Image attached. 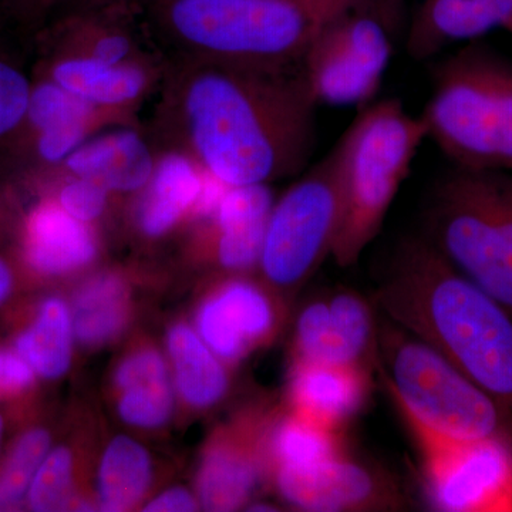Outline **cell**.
<instances>
[{
	"mask_svg": "<svg viewBox=\"0 0 512 512\" xmlns=\"http://www.w3.org/2000/svg\"><path fill=\"white\" fill-rule=\"evenodd\" d=\"M113 3H131V5H136L131 0H45L42 18L50 15L56 9L62 10L63 13L76 9L99 8V6L113 5Z\"/></svg>",
	"mask_w": 512,
	"mask_h": 512,
	"instance_id": "d590c367",
	"label": "cell"
},
{
	"mask_svg": "<svg viewBox=\"0 0 512 512\" xmlns=\"http://www.w3.org/2000/svg\"><path fill=\"white\" fill-rule=\"evenodd\" d=\"M420 117L457 167L512 171V62L483 46L448 57Z\"/></svg>",
	"mask_w": 512,
	"mask_h": 512,
	"instance_id": "5b68a950",
	"label": "cell"
},
{
	"mask_svg": "<svg viewBox=\"0 0 512 512\" xmlns=\"http://www.w3.org/2000/svg\"><path fill=\"white\" fill-rule=\"evenodd\" d=\"M255 439V433L238 430L208 448L198 473V495L208 511H234L248 503L261 478Z\"/></svg>",
	"mask_w": 512,
	"mask_h": 512,
	"instance_id": "ffe728a7",
	"label": "cell"
},
{
	"mask_svg": "<svg viewBox=\"0 0 512 512\" xmlns=\"http://www.w3.org/2000/svg\"><path fill=\"white\" fill-rule=\"evenodd\" d=\"M167 62L109 64L69 55H46L40 76L82 97L99 109L134 123L138 107L160 89Z\"/></svg>",
	"mask_w": 512,
	"mask_h": 512,
	"instance_id": "4fadbf2b",
	"label": "cell"
},
{
	"mask_svg": "<svg viewBox=\"0 0 512 512\" xmlns=\"http://www.w3.org/2000/svg\"><path fill=\"white\" fill-rule=\"evenodd\" d=\"M33 79L0 56V144H15L25 123Z\"/></svg>",
	"mask_w": 512,
	"mask_h": 512,
	"instance_id": "1f68e13d",
	"label": "cell"
},
{
	"mask_svg": "<svg viewBox=\"0 0 512 512\" xmlns=\"http://www.w3.org/2000/svg\"><path fill=\"white\" fill-rule=\"evenodd\" d=\"M424 493L444 512H512V446L501 439L446 441L413 433Z\"/></svg>",
	"mask_w": 512,
	"mask_h": 512,
	"instance_id": "9c48e42d",
	"label": "cell"
},
{
	"mask_svg": "<svg viewBox=\"0 0 512 512\" xmlns=\"http://www.w3.org/2000/svg\"><path fill=\"white\" fill-rule=\"evenodd\" d=\"M427 130L397 99L363 107L335 151L340 184V221L332 258L355 265L379 235L397 192L410 173Z\"/></svg>",
	"mask_w": 512,
	"mask_h": 512,
	"instance_id": "277c9868",
	"label": "cell"
},
{
	"mask_svg": "<svg viewBox=\"0 0 512 512\" xmlns=\"http://www.w3.org/2000/svg\"><path fill=\"white\" fill-rule=\"evenodd\" d=\"M377 359L413 433L446 441L501 439L512 431L497 403L446 356L402 326L379 323Z\"/></svg>",
	"mask_w": 512,
	"mask_h": 512,
	"instance_id": "52a82bcc",
	"label": "cell"
},
{
	"mask_svg": "<svg viewBox=\"0 0 512 512\" xmlns=\"http://www.w3.org/2000/svg\"><path fill=\"white\" fill-rule=\"evenodd\" d=\"M56 185L53 198L67 214L84 224L99 221L109 207L110 192L101 185L86 180L56 173H47Z\"/></svg>",
	"mask_w": 512,
	"mask_h": 512,
	"instance_id": "d6a6232c",
	"label": "cell"
},
{
	"mask_svg": "<svg viewBox=\"0 0 512 512\" xmlns=\"http://www.w3.org/2000/svg\"><path fill=\"white\" fill-rule=\"evenodd\" d=\"M126 282L116 274H100L86 282L74 299L73 329L86 346L106 345L127 322Z\"/></svg>",
	"mask_w": 512,
	"mask_h": 512,
	"instance_id": "cb8c5ba5",
	"label": "cell"
},
{
	"mask_svg": "<svg viewBox=\"0 0 512 512\" xmlns=\"http://www.w3.org/2000/svg\"><path fill=\"white\" fill-rule=\"evenodd\" d=\"M370 3L346 10L328 28L357 66L382 82L392 60L393 42L386 26L367 12Z\"/></svg>",
	"mask_w": 512,
	"mask_h": 512,
	"instance_id": "83f0119b",
	"label": "cell"
},
{
	"mask_svg": "<svg viewBox=\"0 0 512 512\" xmlns=\"http://www.w3.org/2000/svg\"><path fill=\"white\" fill-rule=\"evenodd\" d=\"M423 235L512 315V171L456 165L434 188Z\"/></svg>",
	"mask_w": 512,
	"mask_h": 512,
	"instance_id": "8992f818",
	"label": "cell"
},
{
	"mask_svg": "<svg viewBox=\"0 0 512 512\" xmlns=\"http://www.w3.org/2000/svg\"><path fill=\"white\" fill-rule=\"evenodd\" d=\"M288 392L293 412L343 431L365 407L370 372L357 367L295 360Z\"/></svg>",
	"mask_w": 512,
	"mask_h": 512,
	"instance_id": "e0dca14e",
	"label": "cell"
},
{
	"mask_svg": "<svg viewBox=\"0 0 512 512\" xmlns=\"http://www.w3.org/2000/svg\"><path fill=\"white\" fill-rule=\"evenodd\" d=\"M49 448L50 436L45 430H30L20 437L0 473V510L18 504L28 493Z\"/></svg>",
	"mask_w": 512,
	"mask_h": 512,
	"instance_id": "f546056e",
	"label": "cell"
},
{
	"mask_svg": "<svg viewBox=\"0 0 512 512\" xmlns=\"http://www.w3.org/2000/svg\"><path fill=\"white\" fill-rule=\"evenodd\" d=\"M511 15L512 0H423L407 35V53L429 60L456 43L504 28Z\"/></svg>",
	"mask_w": 512,
	"mask_h": 512,
	"instance_id": "ac0fdd59",
	"label": "cell"
},
{
	"mask_svg": "<svg viewBox=\"0 0 512 512\" xmlns=\"http://www.w3.org/2000/svg\"><path fill=\"white\" fill-rule=\"evenodd\" d=\"M12 282V271H10L8 262L0 258V303L5 301L6 296L9 295Z\"/></svg>",
	"mask_w": 512,
	"mask_h": 512,
	"instance_id": "74e56055",
	"label": "cell"
},
{
	"mask_svg": "<svg viewBox=\"0 0 512 512\" xmlns=\"http://www.w3.org/2000/svg\"><path fill=\"white\" fill-rule=\"evenodd\" d=\"M373 0H151L150 37L173 59L298 66L320 30Z\"/></svg>",
	"mask_w": 512,
	"mask_h": 512,
	"instance_id": "3957f363",
	"label": "cell"
},
{
	"mask_svg": "<svg viewBox=\"0 0 512 512\" xmlns=\"http://www.w3.org/2000/svg\"><path fill=\"white\" fill-rule=\"evenodd\" d=\"M143 6L131 3L60 13L45 33L47 55L86 57L101 63L160 62L148 50L150 33L138 25Z\"/></svg>",
	"mask_w": 512,
	"mask_h": 512,
	"instance_id": "7c38bea8",
	"label": "cell"
},
{
	"mask_svg": "<svg viewBox=\"0 0 512 512\" xmlns=\"http://www.w3.org/2000/svg\"><path fill=\"white\" fill-rule=\"evenodd\" d=\"M197 510V501L184 488H171L165 493L158 495L150 504H147L146 511L151 512H185Z\"/></svg>",
	"mask_w": 512,
	"mask_h": 512,
	"instance_id": "e575fe53",
	"label": "cell"
},
{
	"mask_svg": "<svg viewBox=\"0 0 512 512\" xmlns=\"http://www.w3.org/2000/svg\"><path fill=\"white\" fill-rule=\"evenodd\" d=\"M276 323L274 301L247 279L222 284L202 303L197 315L201 339L224 362H237L271 338Z\"/></svg>",
	"mask_w": 512,
	"mask_h": 512,
	"instance_id": "5bb4252c",
	"label": "cell"
},
{
	"mask_svg": "<svg viewBox=\"0 0 512 512\" xmlns=\"http://www.w3.org/2000/svg\"><path fill=\"white\" fill-rule=\"evenodd\" d=\"M373 305L491 397L512 431V315L421 235L397 244Z\"/></svg>",
	"mask_w": 512,
	"mask_h": 512,
	"instance_id": "7a4b0ae2",
	"label": "cell"
},
{
	"mask_svg": "<svg viewBox=\"0 0 512 512\" xmlns=\"http://www.w3.org/2000/svg\"><path fill=\"white\" fill-rule=\"evenodd\" d=\"M73 330L66 303L57 298L47 299L33 325L16 340V350L37 375L57 379L70 366Z\"/></svg>",
	"mask_w": 512,
	"mask_h": 512,
	"instance_id": "d4e9b609",
	"label": "cell"
},
{
	"mask_svg": "<svg viewBox=\"0 0 512 512\" xmlns=\"http://www.w3.org/2000/svg\"><path fill=\"white\" fill-rule=\"evenodd\" d=\"M157 147L175 148L227 187L299 174L316 143V109L298 66L167 60Z\"/></svg>",
	"mask_w": 512,
	"mask_h": 512,
	"instance_id": "6da1fadb",
	"label": "cell"
},
{
	"mask_svg": "<svg viewBox=\"0 0 512 512\" xmlns=\"http://www.w3.org/2000/svg\"><path fill=\"white\" fill-rule=\"evenodd\" d=\"M35 380V370L19 353L0 350V396L28 389Z\"/></svg>",
	"mask_w": 512,
	"mask_h": 512,
	"instance_id": "836d02e7",
	"label": "cell"
},
{
	"mask_svg": "<svg viewBox=\"0 0 512 512\" xmlns=\"http://www.w3.org/2000/svg\"><path fill=\"white\" fill-rule=\"evenodd\" d=\"M504 29H507L512 35V15L510 16V19L507 20V23H505Z\"/></svg>",
	"mask_w": 512,
	"mask_h": 512,
	"instance_id": "f35d334b",
	"label": "cell"
},
{
	"mask_svg": "<svg viewBox=\"0 0 512 512\" xmlns=\"http://www.w3.org/2000/svg\"><path fill=\"white\" fill-rule=\"evenodd\" d=\"M97 116L117 117L128 126H134V123L123 119L119 114L99 109V107L93 106L92 103L82 99V97L63 89L53 80L36 74L35 79H33L32 92H30L25 123H23L22 131H20L19 137L16 138L15 144L23 138L46 130V128Z\"/></svg>",
	"mask_w": 512,
	"mask_h": 512,
	"instance_id": "f1b7e54d",
	"label": "cell"
},
{
	"mask_svg": "<svg viewBox=\"0 0 512 512\" xmlns=\"http://www.w3.org/2000/svg\"><path fill=\"white\" fill-rule=\"evenodd\" d=\"M276 488L302 511H387L403 507V495L387 473L348 453L306 468H276Z\"/></svg>",
	"mask_w": 512,
	"mask_h": 512,
	"instance_id": "8fae6325",
	"label": "cell"
},
{
	"mask_svg": "<svg viewBox=\"0 0 512 512\" xmlns=\"http://www.w3.org/2000/svg\"><path fill=\"white\" fill-rule=\"evenodd\" d=\"M328 25L320 30L298 63L303 82L318 107L363 109L373 103L382 82L357 66Z\"/></svg>",
	"mask_w": 512,
	"mask_h": 512,
	"instance_id": "44dd1931",
	"label": "cell"
},
{
	"mask_svg": "<svg viewBox=\"0 0 512 512\" xmlns=\"http://www.w3.org/2000/svg\"><path fill=\"white\" fill-rule=\"evenodd\" d=\"M168 352L173 362L178 392L198 409L215 406L227 396L229 376L220 357L188 326L177 325L168 333Z\"/></svg>",
	"mask_w": 512,
	"mask_h": 512,
	"instance_id": "603a6c76",
	"label": "cell"
},
{
	"mask_svg": "<svg viewBox=\"0 0 512 512\" xmlns=\"http://www.w3.org/2000/svg\"><path fill=\"white\" fill-rule=\"evenodd\" d=\"M156 168L146 187L137 192L136 225L141 235L158 239L171 231L198 205L210 175L183 151L157 147Z\"/></svg>",
	"mask_w": 512,
	"mask_h": 512,
	"instance_id": "2e32d148",
	"label": "cell"
},
{
	"mask_svg": "<svg viewBox=\"0 0 512 512\" xmlns=\"http://www.w3.org/2000/svg\"><path fill=\"white\" fill-rule=\"evenodd\" d=\"M2 431H3V420H2V417H0V437H2Z\"/></svg>",
	"mask_w": 512,
	"mask_h": 512,
	"instance_id": "ab89813d",
	"label": "cell"
},
{
	"mask_svg": "<svg viewBox=\"0 0 512 512\" xmlns=\"http://www.w3.org/2000/svg\"><path fill=\"white\" fill-rule=\"evenodd\" d=\"M72 487V454L63 447L49 451L30 484V507L40 512L63 510L72 500Z\"/></svg>",
	"mask_w": 512,
	"mask_h": 512,
	"instance_id": "4dcf8cb0",
	"label": "cell"
},
{
	"mask_svg": "<svg viewBox=\"0 0 512 512\" xmlns=\"http://www.w3.org/2000/svg\"><path fill=\"white\" fill-rule=\"evenodd\" d=\"M121 419L141 429L164 426L173 412V392L164 357L141 349L126 357L116 373Z\"/></svg>",
	"mask_w": 512,
	"mask_h": 512,
	"instance_id": "7402d4cb",
	"label": "cell"
},
{
	"mask_svg": "<svg viewBox=\"0 0 512 512\" xmlns=\"http://www.w3.org/2000/svg\"><path fill=\"white\" fill-rule=\"evenodd\" d=\"M156 143L136 126H116L94 134L49 173L86 178L110 194H137L156 168ZM47 174V173H43Z\"/></svg>",
	"mask_w": 512,
	"mask_h": 512,
	"instance_id": "9a60e30c",
	"label": "cell"
},
{
	"mask_svg": "<svg viewBox=\"0 0 512 512\" xmlns=\"http://www.w3.org/2000/svg\"><path fill=\"white\" fill-rule=\"evenodd\" d=\"M340 221L335 148L282 195L266 222L259 268L281 291H296L332 255Z\"/></svg>",
	"mask_w": 512,
	"mask_h": 512,
	"instance_id": "ba28073f",
	"label": "cell"
},
{
	"mask_svg": "<svg viewBox=\"0 0 512 512\" xmlns=\"http://www.w3.org/2000/svg\"><path fill=\"white\" fill-rule=\"evenodd\" d=\"M268 450L276 468H306L345 453L342 431L293 412L269 431Z\"/></svg>",
	"mask_w": 512,
	"mask_h": 512,
	"instance_id": "484cf974",
	"label": "cell"
},
{
	"mask_svg": "<svg viewBox=\"0 0 512 512\" xmlns=\"http://www.w3.org/2000/svg\"><path fill=\"white\" fill-rule=\"evenodd\" d=\"M16 15L25 19H42L45 0H5Z\"/></svg>",
	"mask_w": 512,
	"mask_h": 512,
	"instance_id": "8d00e7d4",
	"label": "cell"
},
{
	"mask_svg": "<svg viewBox=\"0 0 512 512\" xmlns=\"http://www.w3.org/2000/svg\"><path fill=\"white\" fill-rule=\"evenodd\" d=\"M99 252L92 225L76 220L53 198L30 211L23 234V254L43 275H63L92 264Z\"/></svg>",
	"mask_w": 512,
	"mask_h": 512,
	"instance_id": "d6986e66",
	"label": "cell"
},
{
	"mask_svg": "<svg viewBox=\"0 0 512 512\" xmlns=\"http://www.w3.org/2000/svg\"><path fill=\"white\" fill-rule=\"evenodd\" d=\"M375 305L350 289L320 293L295 323V360L372 372L377 359Z\"/></svg>",
	"mask_w": 512,
	"mask_h": 512,
	"instance_id": "30bf717a",
	"label": "cell"
},
{
	"mask_svg": "<svg viewBox=\"0 0 512 512\" xmlns=\"http://www.w3.org/2000/svg\"><path fill=\"white\" fill-rule=\"evenodd\" d=\"M151 481V460L146 448L128 437L111 441L101 461L100 507L120 512L136 507Z\"/></svg>",
	"mask_w": 512,
	"mask_h": 512,
	"instance_id": "4316f807",
	"label": "cell"
}]
</instances>
